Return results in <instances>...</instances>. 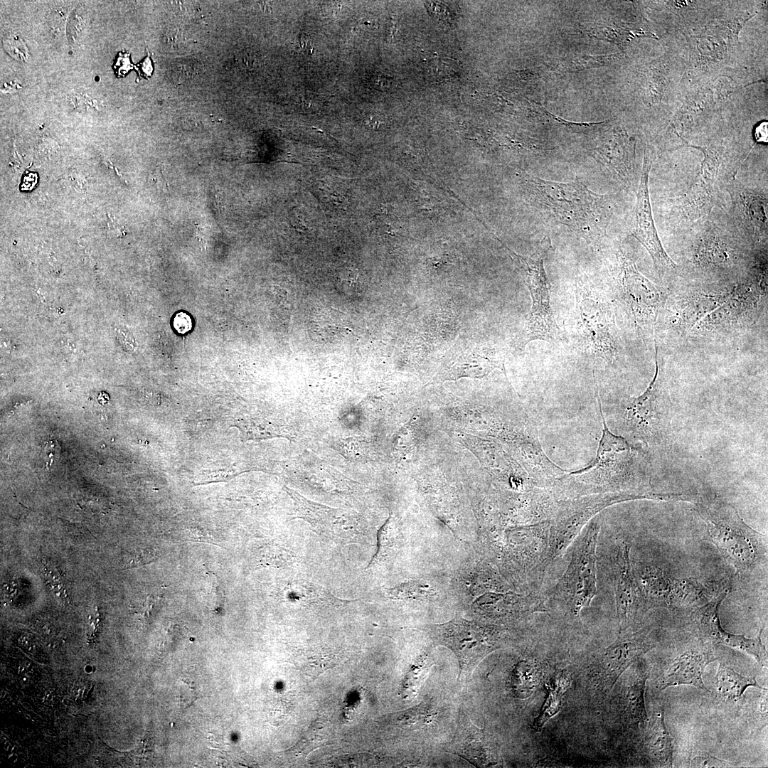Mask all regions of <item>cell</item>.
<instances>
[{
    "label": "cell",
    "mask_w": 768,
    "mask_h": 768,
    "mask_svg": "<svg viewBox=\"0 0 768 768\" xmlns=\"http://www.w3.org/2000/svg\"><path fill=\"white\" fill-rule=\"evenodd\" d=\"M445 750L476 767H491L498 761V743L485 727H476L462 709L454 737L446 745Z\"/></svg>",
    "instance_id": "obj_16"
},
{
    "label": "cell",
    "mask_w": 768,
    "mask_h": 768,
    "mask_svg": "<svg viewBox=\"0 0 768 768\" xmlns=\"http://www.w3.org/2000/svg\"><path fill=\"white\" fill-rule=\"evenodd\" d=\"M729 589L725 584H705L692 577L676 578L671 576L666 607L670 609L698 608L730 590Z\"/></svg>",
    "instance_id": "obj_21"
},
{
    "label": "cell",
    "mask_w": 768,
    "mask_h": 768,
    "mask_svg": "<svg viewBox=\"0 0 768 768\" xmlns=\"http://www.w3.org/2000/svg\"><path fill=\"white\" fill-rule=\"evenodd\" d=\"M299 43L304 52L307 54L312 53L314 48L308 36L305 35L300 36Z\"/></svg>",
    "instance_id": "obj_44"
},
{
    "label": "cell",
    "mask_w": 768,
    "mask_h": 768,
    "mask_svg": "<svg viewBox=\"0 0 768 768\" xmlns=\"http://www.w3.org/2000/svg\"><path fill=\"white\" fill-rule=\"evenodd\" d=\"M198 68L190 61L179 62L174 67V79L184 81L197 73Z\"/></svg>",
    "instance_id": "obj_36"
},
{
    "label": "cell",
    "mask_w": 768,
    "mask_h": 768,
    "mask_svg": "<svg viewBox=\"0 0 768 768\" xmlns=\"http://www.w3.org/2000/svg\"><path fill=\"white\" fill-rule=\"evenodd\" d=\"M705 523V538L740 575L750 573L767 553V536L752 528L730 503L713 494H698L694 503Z\"/></svg>",
    "instance_id": "obj_2"
},
{
    "label": "cell",
    "mask_w": 768,
    "mask_h": 768,
    "mask_svg": "<svg viewBox=\"0 0 768 768\" xmlns=\"http://www.w3.org/2000/svg\"><path fill=\"white\" fill-rule=\"evenodd\" d=\"M618 286L637 329L646 336H652L666 302L665 290L642 274L636 264L624 255L621 256Z\"/></svg>",
    "instance_id": "obj_8"
},
{
    "label": "cell",
    "mask_w": 768,
    "mask_h": 768,
    "mask_svg": "<svg viewBox=\"0 0 768 768\" xmlns=\"http://www.w3.org/2000/svg\"><path fill=\"white\" fill-rule=\"evenodd\" d=\"M631 545L619 542L614 552L613 576L619 631H628L644 612L642 598L630 558Z\"/></svg>",
    "instance_id": "obj_11"
},
{
    "label": "cell",
    "mask_w": 768,
    "mask_h": 768,
    "mask_svg": "<svg viewBox=\"0 0 768 768\" xmlns=\"http://www.w3.org/2000/svg\"><path fill=\"white\" fill-rule=\"evenodd\" d=\"M732 288L695 289L676 297L668 304L666 326L678 333H689L698 321L725 301Z\"/></svg>",
    "instance_id": "obj_15"
},
{
    "label": "cell",
    "mask_w": 768,
    "mask_h": 768,
    "mask_svg": "<svg viewBox=\"0 0 768 768\" xmlns=\"http://www.w3.org/2000/svg\"><path fill=\"white\" fill-rule=\"evenodd\" d=\"M535 208L593 245L607 235L612 215L610 198L591 191L579 178L557 182L525 174Z\"/></svg>",
    "instance_id": "obj_1"
},
{
    "label": "cell",
    "mask_w": 768,
    "mask_h": 768,
    "mask_svg": "<svg viewBox=\"0 0 768 768\" xmlns=\"http://www.w3.org/2000/svg\"><path fill=\"white\" fill-rule=\"evenodd\" d=\"M600 526L590 522L572 546L569 563L552 590L550 598L572 617H580L597 593V544Z\"/></svg>",
    "instance_id": "obj_3"
},
{
    "label": "cell",
    "mask_w": 768,
    "mask_h": 768,
    "mask_svg": "<svg viewBox=\"0 0 768 768\" xmlns=\"http://www.w3.org/2000/svg\"><path fill=\"white\" fill-rule=\"evenodd\" d=\"M715 679L718 694L728 700H738L749 687L764 690L758 684L755 677L744 676L724 663L719 664Z\"/></svg>",
    "instance_id": "obj_27"
},
{
    "label": "cell",
    "mask_w": 768,
    "mask_h": 768,
    "mask_svg": "<svg viewBox=\"0 0 768 768\" xmlns=\"http://www.w3.org/2000/svg\"><path fill=\"white\" fill-rule=\"evenodd\" d=\"M733 255L728 245L713 234L705 235L698 244L694 255L695 263L705 268L725 267Z\"/></svg>",
    "instance_id": "obj_28"
},
{
    "label": "cell",
    "mask_w": 768,
    "mask_h": 768,
    "mask_svg": "<svg viewBox=\"0 0 768 768\" xmlns=\"http://www.w3.org/2000/svg\"><path fill=\"white\" fill-rule=\"evenodd\" d=\"M570 683L569 676L561 672L548 683V694L540 712L532 723L533 729L540 731L545 722L560 711L562 696L570 687Z\"/></svg>",
    "instance_id": "obj_29"
},
{
    "label": "cell",
    "mask_w": 768,
    "mask_h": 768,
    "mask_svg": "<svg viewBox=\"0 0 768 768\" xmlns=\"http://www.w3.org/2000/svg\"><path fill=\"white\" fill-rule=\"evenodd\" d=\"M545 663L536 660H523L516 666L512 677V690L519 698L530 696L548 676Z\"/></svg>",
    "instance_id": "obj_26"
},
{
    "label": "cell",
    "mask_w": 768,
    "mask_h": 768,
    "mask_svg": "<svg viewBox=\"0 0 768 768\" xmlns=\"http://www.w3.org/2000/svg\"><path fill=\"white\" fill-rule=\"evenodd\" d=\"M157 558L156 552L151 548L138 549L129 554L124 563L123 569H130L153 562Z\"/></svg>",
    "instance_id": "obj_34"
},
{
    "label": "cell",
    "mask_w": 768,
    "mask_h": 768,
    "mask_svg": "<svg viewBox=\"0 0 768 768\" xmlns=\"http://www.w3.org/2000/svg\"><path fill=\"white\" fill-rule=\"evenodd\" d=\"M690 765L693 767H727L730 764L718 758L713 757L711 755L706 756H697L694 757L691 762Z\"/></svg>",
    "instance_id": "obj_35"
},
{
    "label": "cell",
    "mask_w": 768,
    "mask_h": 768,
    "mask_svg": "<svg viewBox=\"0 0 768 768\" xmlns=\"http://www.w3.org/2000/svg\"><path fill=\"white\" fill-rule=\"evenodd\" d=\"M551 247V240L545 236L529 257L511 251L518 262L532 300L531 310L521 335L522 346L535 340L560 339V329L550 307V284L544 267L545 258Z\"/></svg>",
    "instance_id": "obj_4"
},
{
    "label": "cell",
    "mask_w": 768,
    "mask_h": 768,
    "mask_svg": "<svg viewBox=\"0 0 768 768\" xmlns=\"http://www.w3.org/2000/svg\"><path fill=\"white\" fill-rule=\"evenodd\" d=\"M636 666L631 669L621 689L619 705L624 720L634 725L643 727L647 721L644 692L648 678L647 670L643 660H636Z\"/></svg>",
    "instance_id": "obj_22"
},
{
    "label": "cell",
    "mask_w": 768,
    "mask_h": 768,
    "mask_svg": "<svg viewBox=\"0 0 768 768\" xmlns=\"http://www.w3.org/2000/svg\"><path fill=\"white\" fill-rule=\"evenodd\" d=\"M174 327L180 334H186L192 328V320L188 314L179 312L176 314L174 321Z\"/></svg>",
    "instance_id": "obj_37"
},
{
    "label": "cell",
    "mask_w": 768,
    "mask_h": 768,
    "mask_svg": "<svg viewBox=\"0 0 768 768\" xmlns=\"http://www.w3.org/2000/svg\"><path fill=\"white\" fill-rule=\"evenodd\" d=\"M139 72L143 76L149 77L152 73L151 61L149 55L139 65Z\"/></svg>",
    "instance_id": "obj_41"
},
{
    "label": "cell",
    "mask_w": 768,
    "mask_h": 768,
    "mask_svg": "<svg viewBox=\"0 0 768 768\" xmlns=\"http://www.w3.org/2000/svg\"><path fill=\"white\" fill-rule=\"evenodd\" d=\"M475 605L486 617L501 622L521 619L548 610L544 599L511 592L486 593L475 602Z\"/></svg>",
    "instance_id": "obj_17"
},
{
    "label": "cell",
    "mask_w": 768,
    "mask_h": 768,
    "mask_svg": "<svg viewBox=\"0 0 768 768\" xmlns=\"http://www.w3.org/2000/svg\"><path fill=\"white\" fill-rule=\"evenodd\" d=\"M437 594L434 587L424 580H414L388 590V594L399 599H426Z\"/></svg>",
    "instance_id": "obj_30"
},
{
    "label": "cell",
    "mask_w": 768,
    "mask_h": 768,
    "mask_svg": "<svg viewBox=\"0 0 768 768\" xmlns=\"http://www.w3.org/2000/svg\"><path fill=\"white\" fill-rule=\"evenodd\" d=\"M133 67L128 53H119L114 64L115 73L119 77L125 75Z\"/></svg>",
    "instance_id": "obj_38"
},
{
    "label": "cell",
    "mask_w": 768,
    "mask_h": 768,
    "mask_svg": "<svg viewBox=\"0 0 768 768\" xmlns=\"http://www.w3.org/2000/svg\"><path fill=\"white\" fill-rule=\"evenodd\" d=\"M644 747L651 759L663 766L671 767L673 739L666 728L663 710L658 713L650 726L645 738Z\"/></svg>",
    "instance_id": "obj_25"
},
{
    "label": "cell",
    "mask_w": 768,
    "mask_h": 768,
    "mask_svg": "<svg viewBox=\"0 0 768 768\" xmlns=\"http://www.w3.org/2000/svg\"><path fill=\"white\" fill-rule=\"evenodd\" d=\"M503 351L492 344L457 343L449 351L438 373V381L462 377L481 378L495 368L504 370Z\"/></svg>",
    "instance_id": "obj_13"
},
{
    "label": "cell",
    "mask_w": 768,
    "mask_h": 768,
    "mask_svg": "<svg viewBox=\"0 0 768 768\" xmlns=\"http://www.w3.org/2000/svg\"><path fill=\"white\" fill-rule=\"evenodd\" d=\"M435 645L445 646L457 656L460 674L469 675L488 654L501 646L503 633L494 625H486L462 617L447 622L426 624L420 628Z\"/></svg>",
    "instance_id": "obj_6"
},
{
    "label": "cell",
    "mask_w": 768,
    "mask_h": 768,
    "mask_svg": "<svg viewBox=\"0 0 768 768\" xmlns=\"http://www.w3.org/2000/svg\"><path fill=\"white\" fill-rule=\"evenodd\" d=\"M656 370L653 380L641 395L632 398L626 407V420L633 434L649 445L661 443L668 435L673 408L664 366L655 348Z\"/></svg>",
    "instance_id": "obj_7"
},
{
    "label": "cell",
    "mask_w": 768,
    "mask_h": 768,
    "mask_svg": "<svg viewBox=\"0 0 768 768\" xmlns=\"http://www.w3.org/2000/svg\"><path fill=\"white\" fill-rule=\"evenodd\" d=\"M41 570L48 589L61 601L69 602L65 579L58 567L48 560H42Z\"/></svg>",
    "instance_id": "obj_31"
},
{
    "label": "cell",
    "mask_w": 768,
    "mask_h": 768,
    "mask_svg": "<svg viewBox=\"0 0 768 768\" xmlns=\"http://www.w3.org/2000/svg\"><path fill=\"white\" fill-rule=\"evenodd\" d=\"M203 230L201 227H198L196 230V237L202 247L205 245Z\"/></svg>",
    "instance_id": "obj_47"
},
{
    "label": "cell",
    "mask_w": 768,
    "mask_h": 768,
    "mask_svg": "<svg viewBox=\"0 0 768 768\" xmlns=\"http://www.w3.org/2000/svg\"><path fill=\"white\" fill-rule=\"evenodd\" d=\"M97 400L100 404H105L109 400V395L106 393L102 392L99 395Z\"/></svg>",
    "instance_id": "obj_48"
},
{
    "label": "cell",
    "mask_w": 768,
    "mask_h": 768,
    "mask_svg": "<svg viewBox=\"0 0 768 768\" xmlns=\"http://www.w3.org/2000/svg\"><path fill=\"white\" fill-rule=\"evenodd\" d=\"M651 165V161L645 158L636 191L631 234L649 252L658 271L663 274L673 273L678 266L665 251L653 218L649 192Z\"/></svg>",
    "instance_id": "obj_12"
},
{
    "label": "cell",
    "mask_w": 768,
    "mask_h": 768,
    "mask_svg": "<svg viewBox=\"0 0 768 768\" xmlns=\"http://www.w3.org/2000/svg\"><path fill=\"white\" fill-rule=\"evenodd\" d=\"M764 277L747 280L733 287L725 301L698 321L689 331L694 335L727 332L753 324L759 314Z\"/></svg>",
    "instance_id": "obj_10"
},
{
    "label": "cell",
    "mask_w": 768,
    "mask_h": 768,
    "mask_svg": "<svg viewBox=\"0 0 768 768\" xmlns=\"http://www.w3.org/2000/svg\"><path fill=\"white\" fill-rule=\"evenodd\" d=\"M709 651H687L676 658L659 680L658 687L663 690L671 686L689 685L710 692L703 681L705 666L716 660Z\"/></svg>",
    "instance_id": "obj_20"
},
{
    "label": "cell",
    "mask_w": 768,
    "mask_h": 768,
    "mask_svg": "<svg viewBox=\"0 0 768 768\" xmlns=\"http://www.w3.org/2000/svg\"><path fill=\"white\" fill-rule=\"evenodd\" d=\"M726 591L709 603L695 608L694 619L703 637L709 642L723 644L752 656L763 667L767 666V651L763 644L761 636L763 629L756 638H747L742 634L730 633L721 625L719 607L728 594Z\"/></svg>",
    "instance_id": "obj_14"
},
{
    "label": "cell",
    "mask_w": 768,
    "mask_h": 768,
    "mask_svg": "<svg viewBox=\"0 0 768 768\" xmlns=\"http://www.w3.org/2000/svg\"><path fill=\"white\" fill-rule=\"evenodd\" d=\"M4 592L7 598L12 599L18 594V586L16 581H10L4 585Z\"/></svg>",
    "instance_id": "obj_42"
},
{
    "label": "cell",
    "mask_w": 768,
    "mask_h": 768,
    "mask_svg": "<svg viewBox=\"0 0 768 768\" xmlns=\"http://www.w3.org/2000/svg\"><path fill=\"white\" fill-rule=\"evenodd\" d=\"M5 46L8 48V52L11 53V55L14 54V57L23 60L26 58V47L21 41L8 38Z\"/></svg>",
    "instance_id": "obj_39"
},
{
    "label": "cell",
    "mask_w": 768,
    "mask_h": 768,
    "mask_svg": "<svg viewBox=\"0 0 768 768\" xmlns=\"http://www.w3.org/2000/svg\"><path fill=\"white\" fill-rule=\"evenodd\" d=\"M649 631L619 632L617 639L595 655L589 668L592 684L599 694L606 695L621 676L655 645Z\"/></svg>",
    "instance_id": "obj_9"
},
{
    "label": "cell",
    "mask_w": 768,
    "mask_h": 768,
    "mask_svg": "<svg viewBox=\"0 0 768 768\" xmlns=\"http://www.w3.org/2000/svg\"><path fill=\"white\" fill-rule=\"evenodd\" d=\"M756 137L757 140L767 142V123H763L759 125L756 131Z\"/></svg>",
    "instance_id": "obj_45"
},
{
    "label": "cell",
    "mask_w": 768,
    "mask_h": 768,
    "mask_svg": "<svg viewBox=\"0 0 768 768\" xmlns=\"http://www.w3.org/2000/svg\"><path fill=\"white\" fill-rule=\"evenodd\" d=\"M392 79L389 76L379 74L373 78V83L377 88L388 89L391 85Z\"/></svg>",
    "instance_id": "obj_40"
},
{
    "label": "cell",
    "mask_w": 768,
    "mask_h": 768,
    "mask_svg": "<svg viewBox=\"0 0 768 768\" xmlns=\"http://www.w3.org/2000/svg\"><path fill=\"white\" fill-rule=\"evenodd\" d=\"M398 535L393 530L388 521L384 524L378 533V548L376 553L373 557L368 567L377 562L383 561L388 557L391 556L394 552L398 541Z\"/></svg>",
    "instance_id": "obj_32"
},
{
    "label": "cell",
    "mask_w": 768,
    "mask_h": 768,
    "mask_svg": "<svg viewBox=\"0 0 768 768\" xmlns=\"http://www.w3.org/2000/svg\"><path fill=\"white\" fill-rule=\"evenodd\" d=\"M576 316L580 350L608 362L615 361L622 347L614 313L607 300L592 287L582 286L576 297Z\"/></svg>",
    "instance_id": "obj_5"
},
{
    "label": "cell",
    "mask_w": 768,
    "mask_h": 768,
    "mask_svg": "<svg viewBox=\"0 0 768 768\" xmlns=\"http://www.w3.org/2000/svg\"><path fill=\"white\" fill-rule=\"evenodd\" d=\"M294 498L304 518L319 533L341 543L353 542L358 536L352 518L341 513V511L314 504L296 494Z\"/></svg>",
    "instance_id": "obj_19"
},
{
    "label": "cell",
    "mask_w": 768,
    "mask_h": 768,
    "mask_svg": "<svg viewBox=\"0 0 768 768\" xmlns=\"http://www.w3.org/2000/svg\"><path fill=\"white\" fill-rule=\"evenodd\" d=\"M380 122H381L380 116L375 114L368 116L365 120V123L370 127H376L380 124Z\"/></svg>",
    "instance_id": "obj_46"
},
{
    "label": "cell",
    "mask_w": 768,
    "mask_h": 768,
    "mask_svg": "<svg viewBox=\"0 0 768 768\" xmlns=\"http://www.w3.org/2000/svg\"><path fill=\"white\" fill-rule=\"evenodd\" d=\"M705 159L700 171L690 188L681 198V206L686 217L695 220L710 212L715 200V183L720 161L708 150L702 149Z\"/></svg>",
    "instance_id": "obj_18"
},
{
    "label": "cell",
    "mask_w": 768,
    "mask_h": 768,
    "mask_svg": "<svg viewBox=\"0 0 768 768\" xmlns=\"http://www.w3.org/2000/svg\"><path fill=\"white\" fill-rule=\"evenodd\" d=\"M635 576L640 590L644 609L666 607L669 593L671 576L662 569L651 565L634 568Z\"/></svg>",
    "instance_id": "obj_24"
},
{
    "label": "cell",
    "mask_w": 768,
    "mask_h": 768,
    "mask_svg": "<svg viewBox=\"0 0 768 768\" xmlns=\"http://www.w3.org/2000/svg\"><path fill=\"white\" fill-rule=\"evenodd\" d=\"M732 198L735 215L746 233L756 240L767 238V197L756 191L742 190Z\"/></svg>",
    "instance_id": "obj_23"
},
{
    "label": "cell",
    "mask_w": 768,
    "mask_h": 768,
    "mask_svg": "<svg viewBox=\"0 0 768 768\" xmlns=\"http://www.w3.org/2000/svg\"><path fill=\"white\" fill-rule=\"evenodd\" d=\"M37 176L36 174H28L24 176L23 183L21 185L22 190H30L33 188V186L36 183Z\"/></svg>",
    "instance_id": "obj_43"
},
{
    "label": "cell",
    "mask_w": 768,
    "mask_h": 768,
    "mask_svg": "<svg viewBox=\"0 0 768 768\" xmlns=\"http://www.w3.org/2000/svg\"><path fill=\"white\" fill-rule=\"evenodd\" d=\"M430 667V663L427 656L424 657L422 656L415 663L410 671L407 673L403 683L402 690L406 695H410L415 692L419 687L421 681L426 676Z\"/></svg>",
    "instance_id": "obj_33"
}]
</instances>
